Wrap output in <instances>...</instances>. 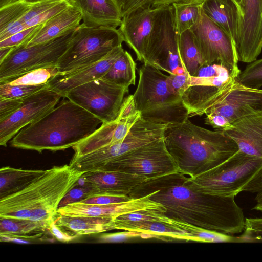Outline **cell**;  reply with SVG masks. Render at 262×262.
<instances>
[{
	"mask_svg": "<svg viewBox=\"0 0 262 262\" xmlns=\"http://www.w3.org/2000/svg\"><path fill=\"white\" fill-rule=\"evenodd\" d=\"M14 47L0 48V62H1L11 52Z\"/></svg>",
	"mask_w": 262,
	"mask_h": 262,
	"instance_id": "f907efd6",
	"label": "cell"
},
{
	"mask_svg": "<svg viewBox=\"0 0 262 262\" xmlns=\"http://www.w3.org/2000/svg\"><path fill=\"white\" fill-rule=\"evenodd\" d=\"M101 194L93 185L79 180L61 201L58 208L72 203L80 202L93 195Z\"/></svg>",
	"mask_w": 262,
	"mask_h": 262,
	"instance_id": "d590c367",
	"label": "cell"
},
{
	"mask_svg": "<svg viewBox=\"0 0 262 262\" xmlns=\"http://www.w3.org/2000/svg\"><path fill=\"white\" fill-rule=\"evenodd\" d=\"M42 25L27 28L0 41V48L26 46L41 29Z\"/></svg>",
	"mask_w": 262,
	"mask_h": 262,
	"instance_id": "ab89813d",
	"label": "cell"
},
{
	"mask_svg": "<svg viewBox=\"0 0 262 262\" xmlns=\"http://www.w3.org/2000/svg\"><path fill=\"white\" fill-rule=\"evenodd\" d=\"M147 179L136 174L118 171H91L84 173L79 180L89 183L101 194L128 195Z\"/></svg>",
	"mask_w": 262,
	"mask_h": 262,
	"instance_id": "7402d4cb",
	"label": "cell"
},
{
	"mask_svg": "<svg viewBox=\"0 0 262 262\" xmlns=\"http://www.w3.org/2000/svg\"><path fill=\"white\" fill-rule=\"evenodd\" d=\"M142 210H154L164 213L165 207L147 196L120 203L108 205L89 204L77 202L58 208V215L68 216H88L114 219L118 216Z\"/></svg>",
	"mask_w": 262,
	"mask_h": 262,
	"instance_id": "d6986e66",
	"label": "cell"
},
{
	"mask_svg": "<svg viewBox=\"0 0 262 262\" xmlns=\"http://www.w3.org/2000/svg\"><path fill=\"white\" fill-rule=\"evenodd\" d=\"M237 81L248 87L260 89L262 88V58L248 63L241 71Z\"/></svg>",
	"mask_w": 262,
	"mask_h": 262,
	"instance_id": "8d00e7d4",
	"label": "cell"
},
{
	"mask_svg": "<svg viewBox=\"0 0 262 262\" xmlns=\"http://www.w3.org/2000/svg\"><path fill=\"white\" fill-rule=\"evenodd\" d=\"M178 42L182 64L186 72L194 76L205 64L192 31L178 34Z\"/></svg>",
	"mask_w": 262,
	"mask_h": 262,
	"instance_id": "f546056e",
	"label": "cell"
},
{
	"mask_svg": "<svg viewBox=\"0 0 262 262\" xmlns=\"http://www.w3.org/2000/svg\"><path fill=\"white\" fill-rule=\"evenodd\" d=\"M1 241L2 242H14L17 243L28 244L30 242L26 239L10 237L4 235H0Z\"/></svg>",
	"mask_w": 262,
	"mask_h": 262,
	"instance_id": "681fc988",
	"label": "cell"
},
{
	"mask_svg": "<svg viewBox=\"0 0 262 262\" xmlns=\"http://www.w3.org/2000/svg\"><path fill=\"white\" fill-rule=\"evenodd\" d=\"M143 63H147L169 75L186 72L180 59L173 8L163 7L158 15Z\"/></svg>",
	"mask_w": 262,
	"mask_h": 262,
	"instance_id": "30bf717a",
	"label": "cell"
},
{
	"mask_svg": "<svg viewBox=\"0 0 262 262\" xmlns=\"http://www.w3.org/2000/svg\"><path fill=\"white\" fill-rule=\"evenodd\" d=\"M262 166V159L238 150L214 167L194 177L188 175L194 190L212 195L235 196Z\"/></svg>",
	"mask_w": 262,
	"mask_h": 262,
	"instance_id": "52a82bcc",
	"label": "cell"
},
{
	"mask_svg": "<svg viewBox=\"0 0 262 262\" xmlns=\"http://www.w3.org/2000/svg\"><path fill=\"white\" fill-rule=\"evenodd\" d=\"M262 113V89L245 86L237 80L231 89L205 113V124L224 131L237 120Z\"/></svg>",
	"mask_w": 262,
	"mask_h": 262,
	"instance_id": "4fadbf2b",
	"label": "cell"
},
{
	"mask_svg": "<svg viewBox=\"0 0 262 262\" xmlns=\"http://www.w3.org/2000/svg\"><path fill=\"white\" fill-rule=\"evenodd\" d=\"M49 232L56 239L62 242H69L75 238L63 231L56 224L55 220L50 224Z\"/></svg>",
	"mask_w": 262,
	"mask_h": 262,
	"instance_id": "7dc6e473",
	"label": "cell"
},
{
	"mask_svg": "<svg viewBox=\"0 0 262 262\" xmlns=\"http://www.w3.org/2000/svg\"><path fill=\"white\" fill-rule=\"evenodd\" d=\"M26 29L27 28L25 24L19 19L0 31V41Z\"/></svg>",
	"mask_w": 262,
	"mask_h": 262,
	"instance_id": "bcb514c9",
	"label": "cell"
},
{
	"mask_svg": "<svg viewBox=\"0 0 262 262\" xmlns=\"http://www.w3.org/2000/svg\"><path fill=\"white\" fill-rule=\"evenodd\" d=\"M27 2H35V1H37L38 0H25Z\"/></svg>",
	"mask_w": 262,
	"mask_h": 262,
	"instance_id": "9f6ffc18",
	"label": "cell"
},
{
	"mask_svg": "<svg viewBox=\"0 0 262 262\" xmlns=\"http://www.w3.org/2000/svg\"><path fill=\"white\" fill-rule=\"evenodd\" d=\"M131 199L128 195L98 194L80 202L89 204L108 205L124 203Z\"/></svg>",
	"mask_w": 262,
	"mask_h": 262,
	"instance_id": "60d3db41",
	"label": "cell"
},
{
	"mask_svg": "<svg viewBox=\"0 0 262 262\" xmlns=\"http://www.w3.org/2000/svg\"><path fill=\"white\" fill-rule=\"evenodd\" d=\"M124 50L122 45L119 46L95 63L68 74L56 75L48 83V87L64 97L71 90L102 78Z\"/></svg>",
	"mask_w": 262,
	"mask_h": 262,
	"instance_id": "ffe728a7",
	"label": "cell"
},
{
	"mask_svg": "<svg viewBox=\"0 0 262 262\" xmlns=\"http://www.w3.org/2000/svg\"><path fill=\"white\" fill-rule=\"evenodd\" d=\"M242 232L238 243H262V217H246Z\"/></svg>",
	"mask_w": 262,
	"mask_h": 262,
	"instance_id": "f35d334b",
	"label": "cell"
},
{
	"mask_svg": "<svg viewBox=\"0 0 262 262\" xmlns=\"http://www.w3.org/2000/svg\"><path fill=\"white\" fill-rule=\"evenodd\" d=\"M189 76L187 73L180 75H169L168 81L170 87L181 97L189 85Z\"/></svg>",
	"mask_w": 262,
	"mask_h": 262,
	"instance_id": "7bdbcfd3",
	"label": "cell"
},
{
	"mask_svg": "<svg viewBox=\"0 0 262 262\" xmlns=\"http://www.w3.org/2000/svg\"><path fill=\"white\" fill-rule=\"evenodd\" d=\"M162 8L148 5L139 8L124 15L119 27L124 42L134 52L137 60L143 63Z\"/></svg>",
	"mask_w": 262,
	"mask_h": 262,
	"instance_id": "ac0fdd59",
	"label": "cell"
},
{
	"mask_svg": "<svg viewBox=\"0 0 262 262\" xmlns=\"http://www.w3.org/2000/svg\"><path fill=\"white\" fill-rule=\"evenodd\" d=\"M224 132L236 143L239 150L262 159V113L242 117Z\"/></svg>",
	"mask_w": 262,
	"mask_h": 262,
	"instance_id": "44dd1931",
	"label": "cell"
},
{
	"mask_svg": "<svg viewBox=\"0 0 262 262\" xmlns=\"http://www.w3.org/2000/svg\"><path fill=\"white\" fill-rule=\"evenodd\" d=\"M171 219V225L186 232V240L204 243H238L237 236L205 229Z\"/></svg>",
	"mask_w": 262,
	"mask_h": 262,
	"instance_id": "d6a6232c",
	"label": "cell"
},
{
	"mask_svg": "<svg viewBox=\"0 0 262 262\" xmlns=\"http://www.w3.org/2000/svg\"><path fill=\"white\" fill-rule=\"evenodd\" d=\"M128 91L129 87L100 78L71 90L64 98L96 116L103 123L117 118Z\"/></svg>",
	"mask_w": 262,
	"mask_h": 262,
	"instance_id": "7c38bea8",
	"label": "cell"
},
{
	"mask_svg": "<svg viewBox=\"0 0 262 262\" xmlns=\"http://www.w3.org/2000/svg\"><path fill=\"white\" fill-rule=\"evenodd\" d=\"M255 194L256 203H262V166L242 188V192Z\"/></svg>",
	"mask_w": 262,
	"mask_h": 262,
	"instance_id": "b9f144b4",
	"label": "cell"
},
{
	"mask_svg": "<svg viewBox=\"0 0 262 262\" xmlns=\"http://www.w3.org/2000/svg\"><path fill=\"white\" fill-rule=\"evenodd\" d=\"M167 127V125L152 122L141 117L121 141L86 155L72 158L69 165L83 173L99 171L116 157L163 138Z\"/></svg>",
	"mask_w": 262,
	"mask_h": 262,
	"instance_id": "ba28073f",
	"label": "cell"
},
{
	"mask_svg": "<svg viewBox=\"0 0 262 262\" xmlns=\"http://www.w3.org/2000/svg\"><path fill=\"white\" fill-rule=\"evenodd\" d=\"M187 177L177 171L147 179L136 187L129 196H147L165 207L164 215L177 221L231 235L242 233L246 217L235 196L198 192L189 185Z\"/></svg>",
	"mask_w": 262,
	"mask_h": 262,
	"instance_id": "6da1fadb",
	"label": "cell"
},
{
	"mask_svg": "<svg viewBox=\"0 0 262 262\" xmlns=\"http://www.w3.org/2000/svg\"><path fill=\"white\" fill-rule=\"evenodd\" d=\"M48 86V83L39 85H11L0 83V99L24 98Z\"/></svg>",
	"mask_w": 262,
	"mask_h": 262,
	"instance_id": "74e56055",
	"label": "cell"
},
{
	"mask_svg": "<svg viewBox=\"0 0 262 262\" xmlns=\"http://www.w3.org/2000/svg\"><path fill=\"white\" fill-rule=\"evenodd\" d=\"M101 119L67 99L36 122L21 129L10 141L13 147L36 151L64 150L93 133Z\"/></svg>",
	"mask_w": 262,
	"mask_h": 262,
	"instance_id": "7a4b0ae2",
	"label": "cell"
},
{
	"mask_svg": "<svg viewBox=\"0 0 262 262\" xmlns=\"http://www.w3.org/2000/svg\"><path fill=\"white\" fill-rule=\"evenodd\" d=\"M58 73L57 66L34 69L22 75L7 79L0 83L11 85H39L48 83Z\"/></svg>",
	"mask_w": 262,
	"mask_h": 262,
	"instance_id": "836d02e7",
	"label": "cell"
},
{
	"mask_svg": "<svg viewBox=\"0 0 262 262\" xmlns=\"http://www.w3.org/2000/svg\"><path fill=\"white\" fill-rule=\"evenodd\" d=\"M191 30L195 37L205 65L220 62L232 69H239L234 42L203 11L200 20Z\"/></svg>",
	"mask_w": 262,
	"mask_h": 262,
	"instance_id": "5bb4252c",
	"label": "cell"
},
{
	"mask_svg": "<svg viewBox=\"0 0 262 262\" xmlns=\"http://www.w3.org/2000/svg\"><path fill=\"white\" fill-rule=\"evenodd\" d=\"M123 42L119 28L80 24L73 32L66 51L57 64V75L74 72L101 60Z\"/></svg>",
	"mask_w": 262,
	"mask_h": 262,
	"instance_id": "8992f818",
	"label": "cell"
},
{
	"mask_svg": "<svg viewBox=\"0 0 262 262\" xmlns=\"http://www.w3.org/2000/svg\"><path fill=\"white\" fill-rule=\"evenodd\" d=\"M17 1L18 0H0V7Z\"/></svg>",
	"mask_w": 262,
	"mask_h": 262,
	"instance_id": "f5cc1de1",
	"label": "cell"
},
{
	"mask_svg": "<svg viewBox=\"0 0 262 262\" xmlns=\"http://www.w3.org/2000/svg\"><path fill=\"white\" fill-rule=\"evenodd\" d=\"M82 20L80 11L72 5L45 23L25 47L45 43L59 38L74 31L80 25Z\"/></svg>",
	"mask_w": 262,
	"mask_h": 262,
	"instance_id": "cb8c5ba5",
	"label": "cell"
},
{
	"mask_svg": "<svg viewBox=\"0 0 262 262\" xmlns=\"http://www.w3.org/2000/svg\"><path fill=\"white\" fill-rule=\"evenodd\" d=\"M24 98L0 99V121L13 113L20 106Z\"/></svg>",
	"mask_w": 262,
	"mask_h": 262,
	"instance_id": "ee69618b",
	"label": "cell"
},
{
	"mask_svg": "<svg viewBox=\"0 0 262 262\" xmlns=\"http://www.w3.org/2000/svg\"><path fill=\"white\" fill-rule=\"evenodd\" d=\"M238 61L249 63L262 51V0H242L235 45Z\"/></svg>",
	"mask_w": 262,
	"mask_h": 262,
	"instance_id": "e0dca14e",
	"label": "cell"
},
{
	"mask_svg": "<svg viewBox=\"0 0 262 262\" xmlns=\"http://www.w3.org/2000/svg\"><path fill=\"white\" fill-rule=\"evenodd\" d=\"M80 11L83 23L91 27H119L122 13L114 0H70Z\"/></svg>",
	"mask_w": 262,
	"mask_h": 262,
	"instance_id": "603a6c76",
	"label": "cell"
},
{
	"mask_svg": "<svg viewBox=\"0 0 262 262\" xmlns=\"http://www.w3.org/2000/svg\"><path fill=\"white\" fill-rule=\"evenodd\" d=\"M113 219L108 217L58 215L55 222L63 231L76 238L80 235L99 233L114 230Z\"/></svg>",
	"mask_w": 262,
	"mask_h": 262,
	"instance_id": "484cf974",
	"label": "cell"
},
{
	"mask_svg": "<svg viewBox=\"0 0 262 262\" xmlns=\"http://www.w3.org/2000/svg\"><path fill=\"white\" fill-rule=\"evenodd\" d=\"M74 31L49 42L28 47L23 45L14 47L0 62V82L34 69L57 66Z\"/></svg>",
	"mask_w": 262,
	"mask_h": 262,
	"instance_id": "8fae6325",
	"label": "cell"
},
{
	"mask_svg": "<svg viewBox=\"0 0 262 262\" xmlns=\"http://www.w3.org/2000/svg\"><path fill=\"white\" fill-rule=\"evenodd\" d=\"M164 140L179 170L191 177L220 164L238 150L224 131L206 129L188 119L168 126Z\"/></svg>",
	"mask_w": 262,
	"mask_h": 262,
	"instance_id": "3957f363",
	"label": "cell"
},
{
	"mask_svg": "<svg viewBox=\"0 0 262 262\" xmlns=\"http://www.w3.org/2000/svg\"><path fill=\"white\" fill-rule=\"evenodd\" d=\"M33 2L18 0L0 7V31L23 16Z\"/></svg>",
	"mask_w": 262,
	"mask_h": 262,
	"instance_id": "e575fe53",
	"label": "cell"
},
{
	"mask_svg": "<svg viewBox=\"0 0 262 262\" xmlns=\"http://www.w3.org/2000/svg\"><path fill=\"white\" fill-rule=\"evenodd\" d=\"M61 97V94L48 86L25 98L17 110L0 121V145L6 147L21 129L54 108Z\"/></svg>",
	"mask_w": 262,
	"mask_h": 262,
	"instance_id": "2e32d148",
	"label": "cell"
},
{
	"mask_svg": "<svg viewBox=\"0 0 262 262\" xmlns=\"http://www.w3.org/2000/svg\"><path fill=\"white\" fill-rule=\"evenodd\" d=\"M232 1L236 5V6L238 9L239 13V9H240V6H241V4L242 3V0H232Z\"/></svg>",
	"mask_w": 262,
	"mask_h": 262,
	"instance_id": "11a10c76",
	"label": "cell"
},
{
	"mask_svg": "<svg viewBox=\"0 0 262 262\" xmlns=\"http://www.w3.org/2000/svg\"><path fill=\"white\" fill-rule=\"evenodd\" d=\"M117 5L120 8L121 13L125 8V7L133 1V0H114Z\"/></svg>",
	"mask_w": 262,
	"mask_h": 262,
	"instance_id": "816d5d0a",
	"label": "cell"
},
{
	"mask_svg": "<svg viewBox=\"0 0 262 262\" xmlns=\"http://www.w3.org/2000/svg\"><path fill=\"white\" fill-rule=\"evenodd\" d=\"M168 76L155 67L143 63L133 95L136 108L143 119L170 126L184 122L189 115L182 97L170 87Z\"/></svg>",
	"mask_w": 262,
	"mask_h": 262,
	"instance_id": "5b68a950",
	"label": "cell"
},
{
	"mask_svg": "<svg viewBox=\"0 0 262 262\" xmlns=\"http://www.w3.org/2000/svg\"><path fill=\"white\" fill-rule=\"evenodd\" d=\"M205 0H182L171 4L178 34L190 30L200 20Z\"/></svg>",
	"mask_w": 262,
	"mask_h": 262,
	"instance_id": "4dcf8cb0",
	"label": "cell"
},
{
	"mask_svg": "<svg viewBox=\"0 0 262 262\" xmlns=\"http://www.w3.org/2000/svg\"><path fill=\"white\" fill-rule=\"evenodd\" d=\"M136 63L131 54L124 50L101 79L116 84L129 87L136 83Z\"/></svg>",
	"mask_w": 262,
	"mask_h": 262,
	"instance_id": "1f68e13d",
	"label": "cell"
},
{
	"mask_svg": "<svg viewBox=\"0 0 262 262\" xmlns=\"http://www.w3.org/2000/svg\"><path fill=\"white\" fill-rule=\"evenodd\" d=\"M50 225L29 219L0 217V235L25 239L41 238L49 231Z\"/></svg>",
	"mask_w": 262,
	"mask_h": 262,
	"instance_id": "83f0119b",
	"label": "cell"
},
{
	"mask_svg": "<svg viewBox=\"0 0 262 262\" xmlns=\"http://www.w3.org/2000/svg\"><path fill=\"white\" fill-rule=\"evenodd\" d=\"M141 117L140 112L136 108L133 95L126 97L117 118L113 121L102 123L93 133L73 146V158L121 141Z\"/></svg>",
	"mask_w": 262,
	"mask_h": 262,
	"instance_id": "9a60e30c",
	"label": "cell"
},
{
	"mask_svg": "<svg viewBox=\"0 0 262 262\" xmlns=\"http://www.w3.org/2000/svg\"><path fill=\"white\" fill-rule=\"evenodd\" d=\"M182 0H151L149 5L152 7H164Z\"/></svg>",
	"mask_w": 262,
	"mask_h": 262,
	"instance_id": "c3c4849f",
	"label": "cell"
},
{
	"mask_svg": "<svg viewBox=\"0 0 262 262\" xmlns=\"http://www.w3.org/2000/svg\"><path fill=\"white\" fill-rule=\"evenodd\" d=\"M251 210L262 212V203H256L255 205L252 208Z\"/></svg>",
	"mask_w": 262,
	"mask_h": 262,
	"instance_id": "db71d44e",
	"label": "cell"
},
{
	"mask_svg": "<svg viewBox=\"0 0 262 262\" xmlns=\"http://www.w3.org/2000/svg\"><path fill=\"white\" fill-rule=\"evenodd\" d=\"M99 171L122 172L147 179L179 170L166 149L163 137L116 157Z\"/></svg>",
	"mask_w": 262,
	"mask_h": 262,
	"instance_id": "9c48e42d",
	"label": "cell"
},
{
	"mask_svg": "<svg viewBox=\"0 0 262 262\" xmlns=\"http://www.w3.org/2000/svg\"><path fill=\"white\" fill-rule=\"evenodd\" d=\"M114 230H124L149 233L171 238L186 240V232L181 229L163 223L156 221H125L114 218L113 221Z\"/></svg>",
	"mask_w": 262,
	"mask_h": 262,
	"instance_id": "f1b7e54d",
	"label": "cell"
},
{
	"mask_svg": "<svg viewBox=\"0 0 262 262\" xmlns=\"http://www.w3.org/2000/svg\"><path fill=\"white\" fill-rule=\"evenodd\" d=\"M46 171L23 169L10 166L2 167L0 169V199L15 193L26 188Z\"/></svg>",
	"mask_w": 262,
	"mask_h": 262,
	"instance_id": "4316f807",
	"label": "cell"
},
{
	"mask_svg": "<svg viewBox=\"0 0 262 262\" xmlns=\"http://www.w3.org/2000/svg\"><path fill=\"white\" fill-rule=\"evenodd\" d=\"M142 233L139 232L128 231V232L105 233L99 236V241L102 243L121 242L127 238L136 236H140Z\"/></svg>",
	"mask_w": 262,
	"mask_h": 262,
	"instance_id": "f6af8a7d",
	"label": "cell"
},
{
	"mask_svg": "<svg viewBox=\"0 0 262 262\" xmlns=\"http://www.w3.org/2000/svg\"><path fill=\"white\" fill-rule=\"evenodd\" d=\"M204 13L221 27L236 45L239 31V13L232 0H205Z\"/></svg>",
	"mask_w": 262,
	"mask_h": 262,
	"instance_id": "d4e9b609",
	"label": "cell"
},
{
	"mask_svg": "<svg viewBox=\"0 0 262 262\" xmlns=\"http://www.w3.org/2000/svg\"><path fill=\"white\" fill-rule=\"evenodd\" d=\"M69 164L54 166L23 189L0 199V217L29 219L50 225L59 205L83 174Z\"/></svg>",
	"mask_w": 262,
	"mask_h": 262,
	"instance_id": "277c9868",
	"label": "cell"
}]
</instances>
